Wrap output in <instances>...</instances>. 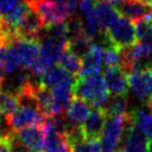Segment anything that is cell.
<instances>
[{
	"label": "cell",
	"mask_w": 152,
	"mask_h": 152,
	"mask_svg": "<svg viewBox=\"0 0 152 152\" xmlns=\"http://www.w3.org/2000/svg\"><path fill=\"white\" fill-rule=\"evenodd\" d=\"M107 1H108V2H110V4H114V5L116 4V5H118V4H120V2H122L124 0H107Z\"/></svg>",
	"instance_id": "obj_30"
},
{
	"label": "cell",
	"mask_w": 152,
	"mask_h": 152,
	"mask_svg": "<svg viewBox=\"0 0 152 152\" xmlns=\"http://www.w3.org/2000/svg\"><path fill=\"white\" fill-rule=\"evenodd\" d=\"M146 107H147V108H148V109L152 112V99H151L148 102H146Z\"/></svg>",
	"instance_id": "obj_31"
},
{
	"label": "cell",
	"mask_w": 152,
	"mask_h": 152,
	"mask_svg": "<svg viewBox=\"0 0 152 152\" xmlns=\"http://www.w3.org/2000/svg\"><path fill=\"white\" fill-rule=\"evenodd\" d=\"M135 32L139 42L152 44V12L135 23Z\"/></svg>",
	"instance_id": "obj_21"
},
{
	"label": "cell",
	"mask_w": 152,
	"mask_h": 152,
	"mask_svg": "<svg viewBox=\"0 0 152 152\" xmlns=\"http://www.w3.org/2000/svg\"><path fill=\"white\" fill-rule=\"evenodd\" d=\"M125 134L126 137L124 141V152H148L150 140L135 124L134 116L127 126Z\"/></svg>",
	"instance_id": "obj_9"
},
{
	"label": "cell",
	"mask_w": 152,
	"mask_h": 152,
	"mask_svg": "<svg viewBox=\"0 0 152 152\" xmlns=\"http://www.w3.org/2000/svg\"><path fill=\"white\" fill-rule=\"evenodd\" d=\"M56 1L64 10V12L66 13V15L70 19L76 17V11H77V6L80 4V0H56Z\"/></svg>",
	"instance_id": "obj_24"
},
{
	"label": "cell",
	"mask_w": 152,
	"mask_h": 152,
	"mask_svg": "<svg viewBox=\"0 0 152 152\" xmlns=\"http://www.w3.org/2000/svg\"><path fill=\"white\" fill-rule=\"evenodd\" d=\"M103 78L109 93L113 95H127V74L121 69V66L104 69Z\"/></svg>",
	"instance_id": "obj_12"
},
{
	"label": "cell",
	"mask_w": 152,
	"mask_h": 152,
	"mask_svg": "<svg viewBox=\"0 0 152 152\" xmlns=\"http://www.w3.org/2000/svg\"><path fill=\"white\" fill-rule=\"evenodd\" d=\"M12 132H13V131H12V129L8 127V125H7L6 118L0 116V142L5 141Z\"/></svg>",
	"instance_id": "obj_25"
},
{
	"label": "cell",
	"mask_w": 152,
	"mask_h": 152,
	"mask_svg": "<svg viewBox=\"0 0 152 152\" xmlns=\"http://www.w3.org/2000/svg\"><path fill=\"white\" fill-rule=\"evenodd\" d=\"M13 44L18 50L23 68L25 70H30L40 56V40L19 38Z\"/></svg>",
	"instance_id": "obj_7"
},
{
	"label": "cell",
	"mask_w": 152,
	"mask_h": 152,
	"mask_svg": "<svg viewBox=\"0 0 152 152\" xmlns=\"http://www.w3.org/2000/svg\"><path fill=\"white\" fill-rule=\"evenodd\" d=\"M72 90L76 97L84 100L93 107H102L109 99L106 81L100 75L77 77Z\"/></svg>",
	"instance_id": "obj_1"
},
{
	"label": "cell",
	"mask_w": 152,
	"mask_h": 152,
	"mask_svg": "<svg viewBox=\"0 0 152 152\" xmlns=\"http://www.w3.org/2000/svg\"><path fill=\"white\" fill-rule=\"evenodd\" d=\"M119 14L129 19L132 23H138L151 13V8L140 2L139 0H124L116 6Z\"/></svg>",
	"instance_id": "obj_14"
},
{
	"label": "cell",
	"mask_w": 152,
	"mask_h": 152,
	"mask_svg": "<svg viewBox=\"0 0 152 152\" xmlns=\"http://www.w3.org/2000/svg\"><path fill=\"white\" fill-rule=\"evenodd\" d=\"M19 140L31 152H44L46 132L43 125H33L15 132Z\"/></svg>",
	"instance_id": "obj_6"
},
{
	"label": "cell",
	"mask_w": 152,
	"mask_h": 152,
	"mask_svg": "<svg viewBox=\"0 0 152 152\" xmlns=\"http://www.w3.org/2000/svg\"><path fill=\"white\" fill-rule=\"evenodd\" d=\"M0 44H4V43H2V42H1V39H0Z\"/></svg>",
	"instance_id": "obj_33"
},
{
	"label": "cell",
	"mask_w": 152,
	"mask_h": 152,
	"mask_svg": "<svg viewBox=\"0 0 152 152\" xmlns=\"http://www.w3.org/2000/svg\"><path fill=\"white\" fill-rule=\"evenodd\" d=\"M4 82H5V70H4V66L0 64V89L2 88Z\"/></svg>",
	"instance_id": "obj_27"
},
{
	"label": "cell",
	"mask_w": 152,
	"mask_h": 152,
	"mask_svg": "<svg viewBox=\"0 0 152 152\" xmlns=\"http://www.w3.org/2000/svg\"><path fill=\"white\" fill-rule=\"evenodd\" d=\"M119 11L107 0H97L95 5V17L101 32L107 31L119 20Z\"/></svg>",
	"instance_id": "obj_13"
},
{
	"label": "cell",
	"mask_w": 152,
	"mask_h": 152,
	"mask_svg": "<svg viewBox=\"0 0 152 152\" xmlns=\"http://www.w3.org/2000/svg\"><path fill=\"white\" fill-rule=\"evenodd\" d=\"M120 51L114 48H104L103 50V59L102 63L104 65V69L120 66Z\"/></svg>",
	"instance_id": "obj_23"
},
{
	"label": "cell",
	"mask_w": 152,
	"mask_h": 152,
	"mask_svg": "<svg viewBox=\"0 0 152 152\" xmlns=\"http://www.w3.org/2000/svg\"><path fill=\"white\" fill-rule=\"evenodd\" d=\"M20 0H0V17L10 12L14 6L19 4Z\"/></svg>",
	"instance_id": "obj_26"
},
{
	"label": "cell",
	"mask_w": 152,
	"mask_h": 152,
	"mask_svg": "<svg viewBox=\"0 0 152 152\" xmlns=\"http://www.w3.org/2000/svg\"><path fill=\"white\" fill-rule=\"evenodd\" d=\"M140 2H142L144 5H146L147 7H150L152 10V0H139Z\"/></svg>",
	"instance_id": "obj_29"
},
{
	"label": "cell",
	"mask_w": 152,
	"mask_h": 152,
	"mask_svg": "<svg viewBox=\"0 0 152 152\" xmlns=\"http://www.w3.org/2000/svg\"><path fill=\"white\" fill-rule=\"evenodd\" d=\"M108 118H114L119 115L127 114L128 110V100L126 95H113L108 101L101 107Z\"/></svg>",
	"instance_id": "obj_17"
},
{
	"label": "cell",
	"mask_w": 152,
	"mask_h": 152,
	"mask_svg": "<svg viewBox=\"0 0 152 152\" xmlns=\"http://www.w3.org/2000/svg\"><path fill=\"white\" fill-rule=\"evenodd\" d=\"M128 86L134 95L145 102L152 99V63L127 75Z\"/></svg>",
	"instance_id": "obj_5"
},
{
	"label": "cell",
	"mask_w": 152,
	"mask_h": 152,
	"mask_svg": "<svg viewBox=\"0 0 152 152\" xmlns=\"http://www.w3.org/2000/svg\"><path fill=\"white\" fill-rule=\"evenodd\" d=\"M19 100L18 96L11 91L5 89H0V116H8L11 115L18 107Z\"/></svg>",
	"instance_id": "obj_20"
},
{
	"label": "cell",
	"mask_w": 152,
	"mask_h": 152,
	"mask_svg": "<svg viewBox=\"0 0 152 152\" xmlns=\"http://www.w3.org/2000/svg\"><path fill=\"white\" fill-rule=\"evenodd\" d=\"M28 10H30L28 4H27L25 0H24V1H20V2H19L17 6H14L10 12H7V13L4 14V15H1V17H0V21H1L5 26L10 27L11 30L17 31L18 27L20 26V24L23 23V20H24V18H25L26 13L28 12ZM17 33H18V32H17Z\"/></svg>",
	"instance_id": "obj_16"
},
{
	"label": "cell",
	"mask_w": 152,
	"mask_h": 152,
	"mask_svg": "<svg viewBox=\"0 0 152 152\" xmlns=\"http://www.w3.org/2000/svg\"><path fill=\"white\" fill-rule=\"evenodd\" d=\"M107 114L101 107H94L89 116L81 125L83 135L87 139H100L107 122Z\"/></svg>",
	"instance_id": "obj_8"
},
{
	"label": "cell",
	"mask_w": 152,
	"mask_h": 152,
	"mask_svg": "<svg viewBox=\"0 0 152 152\" xmlns=\"http://www.w3.org/2000/svg\"><path fill=\"white\" fill-rule=\"evenodd\" d=\"M115 152H124V150H118V151H115Z\"/></svg>",
	"instance_id": "obj_32"
},
{
	"label": "cell",
	"mask_w": 152,
	"mask_h": 152,
	"mask_svg": "<svg viewBox=\"0 0 152 152\" xmlns=\"http://www.w3.org/2000/svg\"><path fill=\"white\" fill-rule=\"evenodd\" d=\"M0 152H12V151L8 147V145L2 141V142H0Z\"/></svg>",
	"instance_id": "obj_28"
},
{
	"label": "cell",
	"mask_w": 152,
	"mask_h": 152,
	"mask_svg": "<svg viewBox=\"0 0 152 152\" xmlns=\"http://www.w3.org/2000/svg\"><path fill=\"white\" fill-rule=\"evenodd\" d=\"M77 77L74 76L72 74H70L69 71H66L65 69H63L59 65H53L51 68H49L39 78V82L52 89L59 86H72L75 84Z\"/></svg>",
	"instance_id": "obj_10"
},
{
	"label": "cell",
	"mask_w": 152,
	"mask_h": 152,
	"mask_svg": "<svg viewBox=\"0 0 152 152\" xmlns=\"http://www.w3.org/2000/svg\"><path fill=\"white\" fill-rule=\"evenodd\" d=\"M101 43L103 48H114L119 51L138 43L135 25L127 18L119 20L107 31L101 32Z\"/></svg>",
	"instance_id": "obj_2"
},
{
	"label": "cell",
	"mask_w": 152,
	"mask_h": 152,
	"mask_svg": "<svg viewBox=\"0 0 152 152\" xmlns=\"http://www.w3.org/2000/svg\"><path fill=\"white\" fill-rule=\"evenodd\" d=\"M57 62H58L59 66H62L63 69H65L74 76H76V77L80 76V72L82 70V58L80 56H77L76 53H74L72 51H70L69 49H66L61 55V57L58 58Z\"/></svg>",
	"instance_id": "obj_18"
},
{
	"label": "cell",
	"mask_w": 152,
	"mask_h": 152,
	"mask_svg": "<svg viewBox=\"0 0 152 152\" xmlns=\"http://www.w3.org/2000/svg\"><path fill=\"white\" fill-rule=\"evenodd\" d=\"M104 48L100 44H93L87 53L82 57V70L78 77H88L93 75H99L101 69V63L103 59Z\"/></svg>",
	"instance_id": "obj_11"
},
{
	"label": "cell",
	"mask_w": 152,
	"mask_h": 152,
	"mask_svg": "<svg viewBox=\"0 0 152 152\" xmlns=\"http://www.w3.org/2000/svg\"><path fill=\"white\" fill-rule=\"evenodd\" d=\"M28 6L40 17L43 24L46 27L66 21L69 17L64 12V10L59 6L56 0H25Z\"/></svg>",
	"instance_id": "obj_4"
},
{
	"label": "cell",
	"mask_w": 152,
	"mask_h": 152,
	"mask_svg": "<svg viewBox=\"0 0 152 152\" xmlns=\"http://www.w3.org/2000/svg\"><path fill=\"white\" fill-rule=\"evenodd\" d=\"M91 109L90 104L80 97H74L69 108L64 113V118L71 126H81L89 116Z\"/></svg>",
	"instance_id": "obj_15"
},
{
	"label": "cell",
	"mask_w": 152,
	"mask_h": 152,
	"mask_svg": "<svg viewBox=\"0 0 152 152\" xmlns=\"http://www.w3.org/2000/svg\"><path fill=\"white\" fill-rule=\"evenodd\" d=\"M20 65H21V62H20V57H19V53H18L15 45L14 44L8 45L7 53H6L4 64H2L5 72L14 74V72H17V70L19 69Z\"/></svg>",
	"instance_id": "obj_22"
},
{
	"label": "cell",
	"mask_w": 152,
	"mask_h": 152,
	"mask_svg": "<svg viewBox=\"0 0 152 152\" xmlns=\"http://www.w3.org/2000/svg\"><path fill=\"white\" fill-rule=\"evenodd\" d=\"M133 116L141 132L150 141H152V112L148 108H140L133 110Z\"/></svg>",
	"instance_id": "obj_19"
},
{
	"label": "cell",
	"mask_w": 152,
	"mask_h": 152,
	"mask_svg": "<svg viewBox=\"0 0 152 152\" xmlns=\"http://www.w3.org/2000/svg\"><path fill=\"white\" fill-rule=\"evenodd\" d=\"M133 120V112H128L127 114L108 118L102 135L100 138L102 152H115L119 146L122 135L125 134L127 126Z\"/></svg>",
	"instance_id": "obj_3"
}]
</instances>
